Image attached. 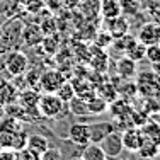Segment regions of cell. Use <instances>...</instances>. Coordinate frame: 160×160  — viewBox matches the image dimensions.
<instances>
[{
  "label": "cell",
  "mask_w": 160,
  "mask_h": 160,
  "mask_svg": "<svg viewBox=\"0 0 160 160\" xmlns=\"http://www.w3.org/2000/svg\"><path fill=\"white\" fill-rule=\"evenodd\" d=\"M63 109L65 102L55 92H44L43 96H39V101H38L39 116L46 118V119H53V118H58L63 112Z\"/></svg>",
  "instance_id": "1"
},
{
  "label": "cell",
  "mask_w": 160,
  "mask_h": 160,
  "mask_svg": "<svg viewBox=\"0 0 160 160\" xmlns=\"http://www.w3.org/2000/svg\"><path fill=\"white\" fill-rule=\"evenodd\" d=\"M136 90L143 97L160 96V75L155 72H140L136 73Z\"/></svg>",
  "instance_id": "2"
},
{
  "label": "cell",
  "mask_w": 160,
  "mask_h": 160,
  "mask_svg": "<svg viewBox=\"0 0 160 160\" xmlns=\"http://www.w3.org/2000/svg\"><path fill=\"white\" fill-rule=\"evenodd\" d=\"M29 68V60L26 56L24 51L21 49H14V51H9L5 56V62H3V70L9 77L16 78V77H21L28 72Z\"/></svg>",
  "instance_id": "3"
},
{
  "label": "cell",
  "mask_w": 160,
  "mask_h": 160,
  "mask_svg": "<svg viewBox=\"0 0 160 160\" xmlns=\"http://www.w3.org/2000/svg\"><path fill=\"white\" fill-rule=\"evenodd\" d=\"M99 145H101V148L104 150V153L108 155V158H116V157H119L121 152L124 150L121 133L116 131V129H112L111 133H108V135H106L104 138L99 142Z\"/></svg>",
  "instance_id": "4"
},
{
  "label": "cell",
  "mask_w": 160,
  "mask_h": 160,
  "mask_svg": "<svg viewBox=\"0 0 160 160\" xmlns=\"http://www.w3.org/2000/svg\"><path fill=\"white\" fill-rule=\"evenodd\" d=\"M65 80L63 73L58 70H46L44 73L39 75L38 80V89H41L43 92H56L62 82Z\"/></svg>",
  "instance_id": "5"
},
{
  "label": "cell",
  "mask_w": 160,
  "mask_h": 160,
  "mask_svg": "<svg viewBox=\"0 0 160 160\" xmlns=\"http://www.w3.org/2000/svg\"><path fill=\"white\" fill-rule=\"evenodd\" d=\"M136 39L142 44L148 46V44L160 43V22H147L140 28Z\"/></svg>",
  "instance_id": "6"
},
{
  "label": "cell",
  "mask_w": 160,
  "mask_h": 160,
  "mask_svg": "<svg viewBox=\"0 0 160 160\" xmlns=\"http://www.w3.org/2000/svg\"><path fill=\"white\" fill-rule=\"evenodd\" d=\"M68 140L78 147H85L90 143V126L85 123H75L68 129Z\"/></svg>",
  "instance_id": "7"
},
{
  "label": "cell",
  "mask_w": 160,
  "mask_h": 160,
  "mask_svg": "<svg viewBox=\"0 0 160 160\" xmlns=\"http://www.w3.org/2000/svg\"><path fill=\"white\" fill-rule=\"evenodd\" d=\"M106 31L112 36V39H118V38L124 36L128 31H129V22L128 19L121 14L118 17H112V19H106Z\"/></svg>",
  "instance_id": "8"
},
{
  "label": "cell",
  "mask_w": 160,
  "mask_h": 160,
  "mask_svg": "<svg viewBox=\"0 0 160 160\" xmlns=\"http://www.w3.org/2000/svg\"><path fill=\"white\" fill-rule=\"evenodd\" d=\"M121 138H123V147L128 152H136L140 148V145L143 143L145 135L142 128H129L124 133H121Z\"/></svg>",
  "instance_id": "9"
},
{
  "label": "cell",
  "mask_w": 160,
  "mask_h": 160,
  "mask_svg": "<svg viewBox=\"0 0 160 160\" xmlns=\"http://www.w3.org/2000/svg\"><path fill=\"white\" fill-rule=\"evenodd\" d=\"M43 31H41L39 26L36 24H28L22 28V34H21V41L26 46H38L43 39Z\"/></svg>",
  "instance_id": "10"
},
{
  "label": "cell",
  "mask_w": 160,
  "mask_h": 160,
  "mask_svg": "<svg viewBox=\"0 0 160 160\" xmlns=\"http://www.w3.org/2000/svg\"><path fill=\"white\" fill-rule=\"evenodd\" d=\"M118 75H119L123 80H131L136 77V62H133L131 58H128L126 55L123 56V58L118 60Z\"/></svg>",
  "instance_id": "11"
},
{
  "label": "cell",
  "mask_w": 160,
  "mask_h": 160,
  "mask_svg": "<svg viewBox=\"0 0 160 160\" xmlns=\"http://www.w3.org/2000/svg\"><path fill=\"white\" fill-rule=\"evenodd\" d=\"M99 12H101L102 19H112L121 16V5L119 0H101L99 2Z\"/></svg>",
  "instance_id": "12"
},
{
  "label": "cell",
  "mask_w": 160,
  "mask_h": 160,
  "mask_svg": "<svg viewBox=\"0 0 160 160\" xmlns=\"http://www.w3.org/2000/svg\"><path fill=\"white\" fill-rule=\"evenodd\" d=\"M80 160H108V155L104 153V150L101 148L99 143H87L82 150Z\"/></svg>",
  "instance_id": "13"
},
{
  "label": "cell",
  "mask_w": 160,
  "mask_h": 160,
  "mask_svg": "<svg viewBox=\"0 0 160 160\" xmlns=\"http://www.w3.org/2000/svg\"><path fill=\"white\" fill-rule=\"evenodd\" d=\"M89 126H90V142L92 143H99L108 133H111L114 129L112 123H96V124H89Z\"/></svg>",
  "instance_id": "14"
},
{
  "label": "cell",
  "mask_w": 160,
  "mask_h": 160,
  "mask_svg": "<svg viewBox=\"0 0 160 160\" xmlns=\"http://www.w3.org/2000/svg\"><path fill=\"white\" fill-rule=\"evenodd\" d=\"M136 153H140V157H143V158H153L160 153V145L155 143L150 138H145L143 143L140 145V148L136 150Z\"/></svg>",
  "instance_id": "15"
},
{
  "label": "cell",
  "mask_w": 160,
  "mask_h": 160,
  "mask_svg": "<svg viewBox=\"0 0 160 160\" xmlns=\"http://www.w3.org/2000/svg\"><path fill=\"white\" fill-rule=\"evenodd\" d=\"M17 97H19L17 89L12 87L9 82L0 87V104L2 106H9V104H12V102H16Z\"/></svg>",
  "instance_id": "16"
},
{
  "label": "cell",
  "mask_w": 160,
  "mask_h": 160,
  "mask_svg": "<svg viewBox=\"0 0 160 160\" xmlns=\"http://www.w3.org/2000/svg\"><path fill=\"white\" fill-rule=\"evenodd\" d=\"M26 147H29L31 150L38 152V153L41 155L44 150L49 148V142L44 138V136H41V135H31V136H28V143H26Z\"/></svg>",
  "instance_id": "17"
},
{
  "label": "cell",
  "mask_w": 160,
  "mask_h": 160,
  "mask_svg": "<svg viewBox=\"0 0 160 160\" xmlns=\"http://www.w3.org/2000/svg\"><path fill=\"white\" fill-rule=\"evenodd\" d=\"M109 108V102L106 99L99 97V96H94L90 101H87V109H89V114H102L106 112Z\"/></svg>",
  "instance_id": "18"
},
{
  "label": "cell",
  "mask_w": 160,
  "mask_h": 160,
  "mask_svg": "<svg viewBox=\"0 0 160 160\" xmlns=\"http://www.w3.org/2000/svg\"><path fill=\"white\" fill-rule=\"evenodd\" d=\"M145 48H147L145 44H142L138 39H135L126 48V51H124V53H126V56H128V58H131L133 62H140V60L145 58Z\"/></svg>",
  "instance_id": "19"
},
{
  "label": "cell",
  "mask_w": 160,
  "mask_h": 160,
  "mask_svg": "<svg viewBox=\"0 0 160 160\" xmlns=\"http://www.w3.org/2000/svg\"><path fill=\"white\" fill-rule=\"evenodd\" d=\"M56 96H58L62 101L65 102V104H68V102L72 101V99L75 97V89H73V83L72 82H68V80H63L62 82V85L56 89Z\"/></svg>",
  "instance_id": "20"
},
{
  "label": "cell",
  "mask_w": 160,
  "mask_h": 160,
  "mask_svg": "<svg viewBox=\"0 0 160 160\" xmlns=\"http://www.w3.org/2000/svg\"><path fill=\"white\" fill-rule=\"evenodd\" d=\"M119 5H121V14H124V16H136L142 10L140 0H119Z\"/></svg>",
  "instance_id": "21"
},
{
  "label": "cell",
  "mask_w": 160,
  "mask_h": 160,
  "mask_svg": "<svg viewBox=\"0 0 160 160\" xmlns=\"http://www.w3.org/2000/svg\"><path fill=\"white\" fill-rule=\"evenodd\" d=\"M68 106H70V111L75 114V116H87L89 114V109H87V101H83V99H80L78 96H75L72 99L70 102H68Z\"/></svg>",
  "instance_id": "22"
},
{
  "label": "cell",
  "mask_w": 160,
  "mask_h": 160,
  "mask_svg": "<svg viewBox=\"0 0 160 160\" xmlns=\"http://www.w3.org/2000/svg\"><path fill=\"white\" fill-rule=\"evenodd\" d=\"M39 44L43 46L44 51L51 55V53H55L56 49H58V36H56V34H44Z\"/></svg>",
  "instance_id": "23"
},
{
  "label": "cell",
  "mask_w": 160,
  "mask_h": 160,
  "mask_svg": "<svg viewBox=\"0 0 160 160\" xmlns=\"http://www.w3.org/2000/svg\"><path fill=\"white\" fill-rule=\"evenodd\" d=\"M145 58L152 65H160V43L148 44L145 48Z\"/></svg>",
  "instance_id": "24"
},
{
  "label": "cell",
  "mask_w": 160,
  "mask_h": 160,
  "mask_svg": "<svg viewBox=\"0 0 160 160\" xmlns=\"http://www.w3.org/2000/svg\"><path fill=\"white\" fill-rule=\"evenodd\" d=\"M24 10L29 14H39L44 9V0H24Z\"/></svg>",
  "instance_id": "25"
},
{
  "label": "cell",
  "mask_w": 160,
  "mask_h": 160,
  "mask_svg": "<svg viewBox=\"0 0 160 160\" xmlns=\"http://www.w3.org/2000/svg\"><path fill=\"white\" fill-rule=\"evenodd\" d=\"M39 160H65V157L58 148H48L39 155Z\"/></svg>",
  "instance_id": "26"
},
{
  "label": "cell",
  "mask_w": 160,
  "mask_h": 160,
  "mask_svg": "<svg viewBox=\"0 0 160 160\" xmlns=\"http://www.w3.org/2000/svg\"><path fill=\"white\" fill-rule=\"evenodd\" d=\"M112 43H114V39L108 31L99 32L97 38H96V46H99V48H108V46H111Z\"/></svg>",
  "instance_id": "27"
},
{
  "label": "cell",
  "mask_w": 160,
  "mask_h": 160,
  "mask_svg": "<svg viewBox=\"0 0 160 160\" xmlns=\"http://www.w3.org/2000/svg\"><path fill=\"white\" fill-rule=\"evenodd\" d=\"M19 160H39V153L31 150L29 147H24L22 150H19Z\"/></svg>",
  "instance_id": "28"
},
{
  "label": "cell",
  "mask_w": 160,
  "mask_h": 160,
  "mask_svg": "<svg viewBox=\"0 0 160 160\" xmlns=\"http://www.w3.org/2000/svg\"><path fill=\"white\" fill-rule=\"evenodd\" d=\"M148 12H150L152 19H153V22H160V2H153V0H150V3H148Z\"/></svg>",
  "instance_id": "29"
},
{
  "label": "cell",
  "mask_w": 160,
  "mask_h": 160,
  "mask_svg": "<svg viewBox=\"0 0 160 160\" xmlns=\"http://www.w3.org/2000/svg\"><path fill=\"white\" fill-rule=\"evenodd\" d=\"M0 160H17L16 150H3V152H0Z\"/></svg>",
  "instance_id": "30"
},
{
  "label": "cell",
  "mask_w": 160,
  "mask_h": 160,
  "mask_svg": "<svg viewBox=\"0 0 160 160\" xmlns=\"http://www.w3.org/2000/svg\"><path fill=\"white\" fill-rule=\"evenodd\" d=\"M82 2L83 0H63V5L67 7V9L73 10V9H77V7L82 5Z\"/></svg>",
  "instance_id": "31"
},
{
  "label": "cell",
  "mask_w": 160,
  "mask_h": 160,
  "mask_svg": "<svg viewBox=\"0 0 160 160\" xmlns=\"http://www.w3.org/2000/svg\"><path fill=\"white\" fill-rule=\"evenodd\" d=\"M3 114H5V106H2V104H0V119L3 118Z\"/></svg>",
  "instance_id": "32"
},
{
  "label": "cell",
  "mask_w": 160,
  "mask_h": 160,
  "mask_svg": "<svg viewBox=\"0 0 160 160\" xmlns=\"http://www.w3.org/2000/svg\"><path fill=\"white\" fill-rule=\"evenodd\" d=\"M89 2H101V0H89Z\"/></svg>",
  "instance_id": "33"
},
{
  "label": "cell",
  "mask_w": 160,
  "mask_h": 160,
  "mask_svg": "<svg viewBox=\"0 0 160 160\" xmlns=\"http://www.w3.org/2000/svg\"><path fill=\"white\" fill-rule=\"evenodd\" d=\"M157 108H158V111H160V102H158V106H157Z\"/></svg>",
  "instance_id": "34"
},
{
  "label": "cell",
  "mask_w": 160,
  "mask_h": 160,
  "mask_svg": "<svg viewBox=\"0 0 160 160\" xmlns=\"http://www.w3.org/2000/svg\"><path fill=\"white\" fill-rule=\"evenodd\" d=\"M73 160H80V158H73Z\"/></svg>",
  "instance_id": "35"
},
{
  "label": "cell",
  "mask_w": 160,
  "mask_h": 160,
  "mask_svg": "<svg viewBox=\"0 0 160 160\" xmlns=\"http://www.w3.org/2000/svg\"><path fill=\"white\" fill-rule=\"evenodd\" d=\"M21 2H24V0H21Z\"/></svg>",
  "instance_id": "36"
}]
</instances>
